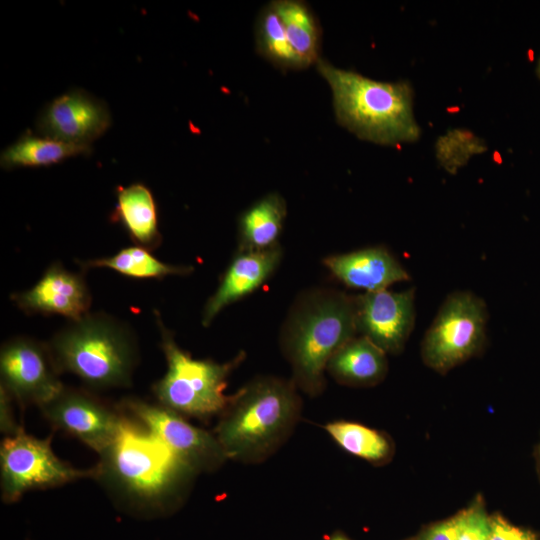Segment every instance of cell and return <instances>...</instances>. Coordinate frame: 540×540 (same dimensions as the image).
I'll return each instance as SVG.
<instances>
[{
  "instance_id": "f1b7e54d",
  "label": "cell",
  "mask_w": 540,
  "mask_h": 540,
  "mask_svg": "<svg viewBox=\"0 0 540 540\" xmlns=\"http://www.w3.org/2000/svg\"><path fill=\"white\" fill-rule=\"evenodd\" d=\"M14 399L7 390L0 386V430L5 436L15 434L21 426L16 424L13 411L12 401Z\"/></svg>"
},
{
  "instance_id": "8fae6325",
  "label": "cell",
  "mask_w": 540,
  "mask_h": 540,
  "mask_svg": "<svg viewBox=\"0 0 540 540\" xmlns=\"http://www.w3.org/2000/svg\"><path fill=\"white\" fill-rule=\"evenodd\" d=\"M39 408L54 429L77 438L99 455L115 439L124 416L122 407H112L90 392L67 387Z\"/></svg>"
},
{
  "instance_id": "30bf717a",
  "label": "cell",
  "mask_w": 540,
  "mask_h": 540,
  "mask_svg": "<svg viewBox=\"0 0 540 540\" xmlns=\"http://www.w3.org/2000/svg\"><path fill=\"white\" fill-rule=\"evenodd\" d=\"M1 384L21 406L38 407L65 387L59 379L48 344L27 336L3 343L0 350Z\"/></svg>"
},
{
  "instance_id": "277c9868",
  "label": "cell",
  "mask_w": 540,
  "mask_h": 540,
  "mask_svg": "<svg viewBox=\"0 0 540 540\" xmlns=\"http://www.w3.org/2000/svg\"><path fill=\"white\" fill-rule=\"evenodd\" d=\"M99 456L95 478L148 507L171 503L196 473L137 419L125 414L115 439Z\"/></svg>"
},
{
  "instance_id": "5bb4252c",
  "label": "cell",
  "mask_w": 540,
  "mask_h": 540,
  "mask_svg": "<svg viewBox=\"0 0 540 540\" xmlns=\"http://www.w3.org/2000/svg\"><path fill=\"white\" fill-rule=\"evenodd\" d=\"M26 314L60 315L76 321L90 313L92 296L83 274L52 263L29 289L11 295Z\"/></svg>"
},
{
  "instance_id": "603a6c76",
  "label": "cell",
  "mask_w": 540,
  "mask_h": 540,
  "mask_svg": "<svg viewBox=\"0 0 540 540\" xmlns=\"http://www.w3.org/2000/svg\"><path fill=\"white\" fill-rule=\"evenodd\" d=\"M257 52L277 69L302 70L290 47L283 24L272 3L260 11L255 25Z\"/></svg>"
},
{
  "instance_id": "484cf974",
  "label": "cell",
  "mask_w": 540,
  "mask_h": 540,
  "mask_svg": "<svg viewBox=\"0 0 540 540\" xmlns=\"http://www.w3.org/2000/svg\"><path fill=\"white\" fill-rule=\"evenodd\" d=\"M457 540H489L490 516L481 500L455 515Z\"/></svg>"
},
{
  "instance_id": "f546056e",
  "label": "cell",
  "mask_w": 540,
  "mask_h": 540,
  "mask_svg": "<svg viewBox=\"0 0 540 540\" xmlns=\"http://www.w3.org/2000/svg\"><path fill=\"white\" fill-rule=\"evenodd\" d=\"M326 540H351L349 537H347L342 532H336L332 534L330 537H328Z\"/></svg>"
},
{
  "instance_id": "ac0fdd59",
  "label": "cell",
  "mask_w": 540,
  "mask_h": 540,
  "mask_svg": "<svg viewBox=\"0 0 540 540\" xmlns=\"http://www.w3.org/2000/svg\"><path fill=\"white\" fill-rule=\"evenodd\" d=\"M388 369L386 353L364 336L354 337L330 358L327 371L339 383L372 386Z\"/></svg>"
},
{
  "instance_id": "9c48e42d",
  "label": "cell",
  "mask_w": 540,
  "mask_h": 540,
  "mask_svg": "<svg viewBox=\"0 0 540 540\" xmlns=\"http://www.w3.org/2000/svg\"><path fill=\"white\" fill-rule=\"evenodd\" d=\"M122 408L196 473L213 471L228 459L214 433L190 424L184 416L161 404L127 399Z\"/></svg>"
},
{
  "instance_id": "e0dca14e",
  "label": "cell",
  "mask_w": 540,
  "mask_h": 540,
  "mask_svg": "<svg viewBox=\"0 0 540 540\" xmlns=\"http://www.w3.org/2000/svg\"><path fill=\"white\" fill-rule=\"evenodd\" d=\"M116 204L110 220L126 231L136 246L149 251L162 242L159 230L157 203L152 191L143 183L118 186L115 190Z\"/></svg>"
},
{
  "instance_id": "d6a6232c",
  "label": "cell",
  "mask_w": 540,
  "mask_h": 540,
  "mask_svg": "<svg viewBox=\"0 0 540 540\" xmlns=\"http://www.w3.org/2000/svg\"><path fill=\"white\" fill-rule=\"evenodd\" d=\"M410 540H413V539H410Z\"/></svg>"
},
{
  "instance_id": "44dd1931",
  "label": "cell",
  "mask_w": 540,
  "mask_h": 540,
  "mask_svg": "<svg viewBox=\"0 0 540 540\" xmlns=\"http://www.w3.org/2000/svg\"><path fill=\"white\" fill-rule=\"evenodd\" d=\"M271 3L302 69L316 65L321 58V26L313 10L301 0H274Z\"/></svg>"
},
{
  "instance_id": "83f0119b",
  "label": "cell",
  "mask_w": 540,
  "mask_h": 540,
  "mask_svg": "<svg viewBox=\"0 0 540 540\" xmlns=\"http://www.w3.org/2000/svg\"><path fill=\"white\" fill-rule=\"evenodd\" d=\"M414 540H457L455 516L425 527Z\"/></svg>"
},
{
  "instance_id": "52a82bcc",
  "label": "cell",
  "mask_w": 540,
  "mask_h": 540,
  "mask_svg": "<svg viewBox=\"0 0 540 540\" xmlns=\"http://www.w3.org/2000/svg\"><path fill=\"white\" fill-rule=\"evenodd\" d=\"M486 303L471 291H455L441 304L421 344L426 366L440 374L477 355L486 340Z\"/></svg>"
},
{
  "instance_id": "d4e9b609",
  "label": "cell",
  "mask_w": 540,
  "mask_h": 540,
  "mask_svg": "<svg viewBox=\"0 0 540 540\" xmlns=\"http://www.w3.org/2000/svg\"><path fill=\"white\" fill-rule=\"evenodd\" d=\"M484 149L481 140L471 132L464 130L450 131L437 143V158L440 164L450 173L465 165L473 154Z\"/></svg>"
},
{
  "instance_id": "4fadbf2b",
  "label": "cell",
  "mask_w": 540,
  "mask_h": 540,
  "mask_svg": "<svg viewBox=\"0 0 540 540\" xmlns=\"http://www.w3.org/2000/svg\"><path fill=\"white\" fill-rule=\"evenodd\" d=\"M415 290H381L354 296L357 333L386 354L400 353L415 324Z\"/></svg>"
},
{
  "instance_id": "3957f363",
  "label": "cell",
  "mask_w": 540,
  "mask_h": 540,
  "mask_svg": "<svg viewBox=\"0 0 540 540\" xmlns=\"http://www.w3.org/2000/svg\"><path fill=\"white\" fill-rule=\"evenodd\" d=\"M301 406L292 380L258 377L230 396L214 434L228 459L259 463L290 436Z\"/></svg>"
},
{
  "instance_id": "7402d4cb",
  "label": "cell",
  "mask_w": 540,
  "mask_h": 540,
  "mask_svg": "<svg viewBox=\"0 0 540 540\" xmlns=\"http://www.w3.org/2000/svg\"><path fill=\"white\" fill-rule=\"evenodd\" d=\"M82 270L107 268L134 279H163L169 275L185 276L194 268L187 265H171L156 258L151 251L131 246L112 256L78 262Z\"/></svg>"
},
{
  "instance_id": "ffe728a7",
  "label": "cell",
  "mask_w": 540,
  "mask_h": 540,
  "mask_svg": "<svg viewBox=\"0 0 540 540\" xmlns=\"http://www.w3.org/2000/svg\"><path fill=\"white\" fill-rule=\"evenodd\" d=\"M91 152L90 146L66 143L28 130L3 149L0 165L5 170L47 167Z\"/></svg>"
},
{
  "instance_id": "6da1fadb",
  "label": "cell",
  "mask_w": 540,
  "mask_h": 540,
  "mask_svg": "<svg viewBox=\"0 0 540 540\" xmlns=\"http://www.w3.org/2000/svg\"><path fill=\"white\" fill-rule=\"evenodd\" d=\"M356 333L354 296L324 288L302 293L290 309L280 336L297 388L311 396L319 395L325 388L330 358Z\"/></svg>"
},
{
  "instance_id": "7c38bea8",
  "label": "cell",
  "mask_w": 540,
  "mask_h": 540,
  "mask_svg": "<svg viewBox=\"0 0 540 540\" xmlns=\"http://www.w3.org/2000/svg\"><path fill=\"white\" fill-rule=\"evenodd\" d=\"M106 102L81 88L49 101L36 119V133L75 145L91 146L111 126Z\"/></svg>"
},
{
  "instance_id": "8992f818",
  "label": "cell",
  "mask_w": 540,
  "mask_h": 540,
  "mask_svg": "<svg viewBox=\"0 0 540 540\" xmlns=\"http://www.w3.org/2000/svg\"><path fill=\"white\" fill-rule=\"evenodd\" d=\"M160 332V346L165 355L167 370L157 380L152 391L159 404L179 413L198 419L220 415L229 403L225 395L227 379L244 360L242 351L225 363L210 359H194L178 346L174 334L165 326L160 314L155 311Z\"/></svg>"
},
{
  "instance_id": "1f68e13d",
  "label": "cell",
  "mask_w": 540,
  "mask_h": 540,
  "mask_svg": "<svg viewBox=\"0 0 540 540\" xmlns=\"http://www.w3.org/2000/svg\"><path fill=\"white\" fill-rule=\"evenodd\" d=\"M536 73H537V76L540 78V57L536 65Z\"/></svg>"
},
{
  "instance_id": "9a60e30c",
  "label": "cell",
  "mask_w": 540,
  "mask_h": 540,
  "mask_svg": "<svg viewBox=\"0 0 540 540\" xmlns=\"http://www.w3.org/2000/svg\"><path fill=\"white\" fill-rule=\"evenodd\" d=\"M281 259L279 244L261 251L237 250L217 289L204 305L202 325L209 326L224 308L259 288L273 275Z\"/></svg>"
},
{
  "instance_id": "ba28073f",
  "label": "cell",
  "mask_w": 540,
  "mask_h": 540,
  "mask_svg": "<svg viewBox=\"0 0 540 540\" xmlns=\"http://www.w3.org/2000/svg\"><path fill=\"white\" fill-rule=\"evenodd\" d=\"M1 495L13 503L27 491L61 486L82 478L96 477L95 467L77 469L59 459L51 437L40 439L19 430L5 436L0 445Z\"/></svg>"
},
{
  "instance_id": "d6986e66",
  "label": "cell",
  "mask_w": 540,
  "mask_h": 540,
  "mask_svg": "<svg viewBox=\"0 0 540 540\" xmlns=\"http://www.w3.org/2000/svg\"><path fill=\"white\" fill-rule=\"evenodd\" d=\"M286 215V201L279 193L258 199L239 216L237 250L261 251L278 245Z\"/></svg>"
},
{
  "instance_id": "5b68a950",
  "label": "cell",
  "mask_w": 540,
  "mask_h": 540,
  "mask_svg": "<svg viewBox=\"0 0 540 540\" xmlns=\"http://www.w3.org/2000/svg\"><path fill=\"white\" fill-rule=\"evenodd\" d=\"M59 374L68 372L95 389L126 387L137 364L131 329L104 313L70 321L47 342Z\"/></svg>"
},
{
  "instance_id": "cb8c5ba5",
  "label": "cell",
  "mask_w": 540,
  "mask_h": 540,
  "mask_svg": "<svg viewBox=\"0 0 540 540\" xmlns=\"http://www.w3.org/2000/svg\"><path fill=\"white\" fill-rule=\"evenodd\" d=\"M325 430L344 450L367 461L380 463L392 455L393 447L384 434L359 423L330 422Z\"/></svg>"
},
{
  "instance_id": "4dcf8cb0",
  "label": "cell",
  "mask_w": 540,
  "mask_h": 540,
  "mask_svg": "<svg viewBox=\"0 0 540 540\" xmlns=\"http://www.w3.org/2000/svg\"><path fill=\"white\" fill-rule=\"evenodd\" d=\"M537 463H538V467L540 471V444L538 445V448H537Z\"/></svg>"
},
{
  "instance_id": "7a4b0ae2",
  "label": "cell",
  "mask_w": 540,
  "mask_h": 540,
  "mask_svg": "<svg viewBox=\"0 0 540 540\" xmlns=\"http://www.w3.org/2000/svg\"><path fill=\"white\" fill-rule=\"evenodd\" d=\"M315 66L330 87L340 126L361 140L385 146L412 143L420 138L413 90L408 82L374 80L322 58Z\"/></svg>"
},
{
  "instance_id": "4316f807",
  "label": "cell",
  "mask_w": 540,
  "mask_h": 540,
  "mask_svg": "<svg viewBox=\"0 0 540 540\" xmlns=\"http://www.w3.org/2000/svg\"><path fill=\"white\" fill-rule=\"evenodd\" d=\"M489 540H540L532 530L516 526L501 515L490 516Z\"/></svg>"
},
{
  "instance_id": "2e32d148",
  "label": "cell",
  "mask_w": 540,
  "mask_h": 540,
  "mask_svg": "<svg viewBox=\"0 0 540 540\" xmlns=\"http://www.w3.org/2000/svg\"><path fill=\"white\" fill-rule=\"evenodd\" d=\"M323 263L347 287L365 292L386 290L394 283L410 280L406 269L383 246L330 255Z\"/></svg>"
}]
</instances>
